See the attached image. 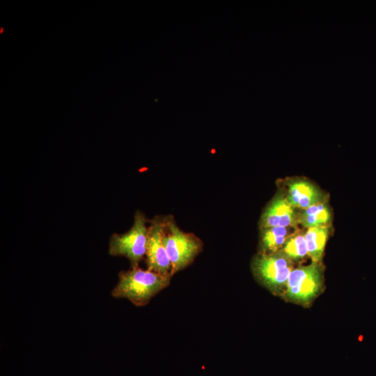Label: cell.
Returning <instances> with one entry per match:
<instances>
[{
	"mask_svg": "<svg viewBox=\"0 0 376 376\" xmlns=\"http://www.w3.org/2000/svg\"><path fill=\"white\" fill-rule=\"evenodd\" d=\"M171 276L138 267L118 274V281L111 291L115 298H125L136 306H144L170 284Z\"/></svg>",
	"mask_w": 376,
	"mask_h": 376,
	"instance_id": "1",
	"label": "cell"
},
{
	"mask_svg": "<svg viewBox=\"0 0 376 376\" xmlns=\"http://www.w3.org/2000/svg\"><path fill=\"white\" fill-rule=\"evenodd\" d=\"M162 240L171 263V276L191 264L202 249L198 238L180 230L170 219L164 220Z\"/></svg>",
	"mask_w": 376,
	"mask_h": 376,
	"instance_id": "2",
	"label": "cell"
},
{
	"mask_svg": "<svg viewBox=\"0 0 376 376\" xmlns=\"http://www.w3.org/2000/svg\"><path fill=\"white\" fill-rule=\"evenodd\" d=\"M255 278L274 294L284 291L292 271V260L278 251L256 256L251 264Z\"/></svg>",
	"mask_w": 376,
	"mask_h": 376,
	"instance_id": "3",
	"label": "cell"
},
{
	"mask_svg": "<svg viewBox=\"0 0 376 376\" xmlns=\"http://www.w3.org/2000/svg\"><path fill=\"white\" fill-rule=\"evenodd\" d=\"M148 227L142 212L137 211L132 228L123 234L113 233L109 240V253L114 256H125L131 267H138L146 254Z\"/></svg>",
	"mask_w": 376,
	"mask_h": 376,
	"instance_id": "4",
	"label": "cell"
},
{
	"mask_svg": "<svg viewBox=\"0 0 376 376\" xmlns=\"http://www.w3.org/2000/svg\"><path fill=\"white\" fill-rule=\"evenodd\" d=\"M322 285V268L318 263L313 262L292 269L283 294L290 301L307 305L320 293Z\"/></svg>",
	"mask_w": 376,
	"mask_h": 376,
	"instance_id": "5",
	"label": "cell"
},
{
	"mask_svg": "<svg viewBox=\"0 0 376 376\" xmlns=\"http://www.w3.org/2000/svg\"><path fill=\"white\" fill-rule=\"evenodd\" d=\"M164 227V220L160 219L152 220L148 227L146 263L148 269L171 276V265L162 240Z\"/></svg>",
	"mask_w": 376,
	"mask_h": 376,
	"instance_id": "6",
	"label": "cell"
},
{
	"mask_svg": "<svg viewBox=\"0 0 376 376\" xmlns=\"http://www.w3.org/2000/svg\"><path fill=\"white\" fill-rule=\"evenodd\" d=\"M299 215L282 194H277L263 212L260 219L262 228L295 227Z\"/></svg>",
	"mask_w": 376,
	"mask_h": 376,
	"instance_id": "7",
	"label": "cell"
},
{
	"mask_svg": "<svg viewBox=\"0 0 376 376\" xmlns=\"http://www.w3.org/2000/svg\"><path fill=\"white\" fill-rule=\"evenodd\" d=\"M285 197L293 207L303 210L323 201L320 189L306 180L290 181Z\"/></svg>",
	"mask_w": 376,
	"mask_h": 376,
	"instance_id": "8",
	"label": "cell"
},
{
	"mask_svg": "<svg viewBox=\"0 0 376 376\" xmlns=\"http://www.w3.org/2000/svg\"><path fill=\"white\" fill-rule=\"evenodd\" d=\"M290 228L270 227L263 228L260 237V253H274L278 252L286 240L293 235Z\"/></svg>",
	"mask_w": 376,
	"mask_h": 376,
	"instance_id": "9",
	"label": "cell"
},
{
	"mask_svg": "<svg viewBox=\"0 0 376 376\" xmlns=\"http://www.w3.org/2000/svg\"><path fill=\"white\" fill-rule=\"evenodd\" d=\"M328 234L329 227L327 225L309 228L304 234L308 255L313 262L318 263L321 260Z\"/></svg>",
	"mask_w": 376,
	"mask_h": 376,
	"instance_id": "10",
	"label": "cell"
},
{
	"mask_svg": "<svg viewBox=\"0 0 376 376\" xmlns=\"http://www.w3.org/2000/svg\"><path fill=\"white\" fill-rule=\"evenodd\" d=\"M331 217L328 205L322 201L304 209L299 217V220L303 226L309 228L326 226L330 221Z\"/></svg>",
	"mask_w": 376,
	"mask_h": 376,
	"instance_id": "11",
	"label": "cell"
},
{
	"mask_svg": "<svg viewBox=\"0 0 376 376\" xmlns=\"http://www.w3.org/2000/svg\"><path fill=\"white\" fill-rule=\"evenodd\" d=\"M279 251L291 260L304 258L308 255L304 235L300 233L292 235Z\"/></svg>",
	"mask_w": 376,
	"mask_h": 376,
	"instance_id": "12",
	"label": "cell"
}]
</instances>
